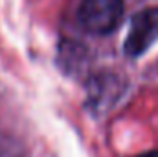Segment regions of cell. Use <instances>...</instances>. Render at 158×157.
Returning a JSON list of instances; mask_svg holds the SVG:
<instances>
[{
  "label": "cell",
  "mask_w": 158,
  "mask_h": 157,
  "mask_svg": "<svg viewBox=\"0 0 158 157\" xmlns=\"http://www.w3.org/2000/svg\"><path fill=\"white\" fill-rule=\"evenodd\" d=\"M123 13V0H83L77 9V19L88 34L109 35L119 28Z\"/></svg>",
  "instance_id": "1"
},
{
  "label": "cell",
  "mask_w": 158,
  "mask_h": 157,
  "mask_svg": "<svg viewBox=\"0 0 158 157\" xmlns=\"http://www.w3.org/2000/svg\"><path fill=\"white\" fill-rule=\"evenodd\" d=\"M158 41V7H147L131 20L123 50L129 57H138Z\"/></svg>",
  "instance_id": "2"
},
{
  "label": "cell",
  "mask_w": 158,
  "mask_h": 157,
  "mask_svg": "<svg viewBox=\"0 0 158 157\" xmlns=\"http://www.w3.org/2000/svg\"><path fill=\"white\" fill-rule=\"evenodd\" d=\"M119 92H121V89L118 85V79L114 78L96 79V81H92V89H90V104L94 107L112 104Z\"/></svg>",
  "instance_id": "3"
},
{
  "label": "cell",
  "mask_w": 158,
  "mask_h": 157,
  "mask_svg": "<svg viewBox=\"0 0 158 157\" xmlns=\"http://www.w3.org/2000/svg\"><path fill=\"white\" fill-rule=\"evenodd\" d=\"M134 157H158V150H155V152H145V154H140V155H134Z\"/></svg>",
  "instance_id": "4"
}]
</instances>
